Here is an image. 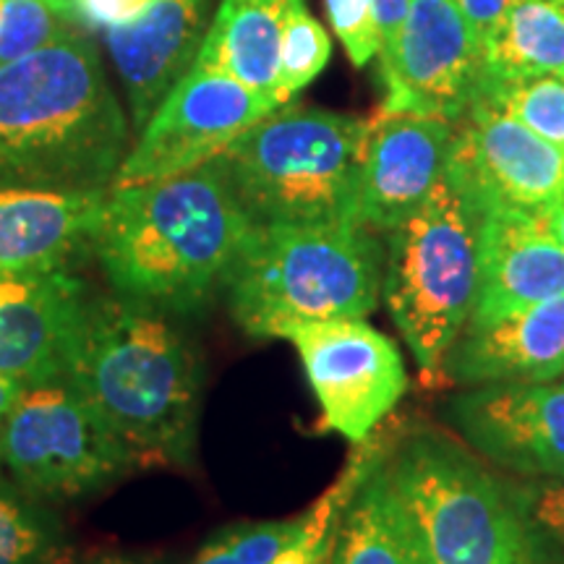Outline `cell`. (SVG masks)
Segmentation results:
<instances>
[{
	"label": "cell",
	"instance_id": "34",
	"mask_svg": "<svg viewBox=\"0 0 564 564\" xmlns=\"http://www.w3.org/2000/svg\"><path fill=\"white\" fill-rule=\"evenodd\" d=\"M68 564H162V560L150 554H129V552H100L84 556L82 562H68Z\"/></svg>",
	"mask_w": 564,
	"mask_h": 564
},
{
	"label": "cell",
	"instance_id": "9",
	"mask_svg": "<svg viewBox=\"0 0 564 564\" xmlns=\"http://www.w3.org/2000/svg\"><path fill=\"white\" fill-rule=\"evenodd\" d=\"M278 108L282 105L267 91L194 63L141 126L112 186L192 171L228 150L243 131Z\"/></svg>",
	"mask_w": 564,
	"mask_h": 564
},
{
	"label": "cell",
	"instance_id": "18",
	"mask_svg": "<svg viewBox=\"0 0 564 564\" xmlns=\"http://www.w3.org/2000/svg\"><path fill=\"white\" fill-rule=\"evenodd\" d=\"M444 371L463 384L554 382L564 377V295L489 322H468Z\"/></svg>",
	"mask_w": 564,
	"mask_h": 564
},
{
	"label": "cell",
	"instance_id": "12",
	"mask_svg": "<svg viewBox=\"0 0 564 564\" xmlns=\"http://www.w3.org/2000/svg\"><path fill=\"white\" fill-rule=\"evenodd\" d=\"M444 171L484 212L549 215L564 196L562 147L541 139L486 97H478L455 123Z\"/></svg>",
	"mask_w": 564,
	"mask_h": 564
},
{
	"label": "cell",
	"instance_id": "17",
	"mask_svg": "<svg viewBox=\"0 0 564 564\" xmlns=\"http://www.w3.org/2000/svg\"><path fill=\"white\" fill-rule=\"evenodd\" d=\"M564 295V246L549 215L491 209L484 217L478 291L468 322H489Z\"/></svg>",
	"mask_w": 564,
	"mask_h": 564
},
{
	"label": "cell",
	"instance_id": "22",
	"mask_svg": "<svg viewBox=\"0 0 564 564\" xmlns=\"http://www.w3.org/2000/svg\"><path fill=\"white\" fill-rule=\"evenodd\" d=\"M564 68V0H512L486 47L489 82L533 79Z\"/></svg>",
	"mask_w": 564,
	"mask_h": 564
},
{
	"label": "cell",
	"instance_id": "16",
	"mask_svg": "<svg viewBox=\"0 0 564 564\" xmlns=\"http://www.w3.org/2000/svg\"><path fill=\"white\" fill-rule=\"evenodd\" d=\"M220 0H150L126 24L110 26L105 51L126 89L133 133L194 66Z\"/></svg>",
	"mask_w": 564,
	"mask_h": 564
},
{
	"label": "cell",
	"instance_id": "15",
	"mask_svg": "<svg viewBox=\"0 0 564 564\" xmlns=\"http://www.w3.org/2000/svg\"><path fill=\"white\" fill-rule=\"evenodd\" d=\"M453 137L455 123L442 118H373L356 220L373 232H392L403 225L442 181Z\"/></svg>",
	"mask_w": 564,
	"mask_h": 564
},
{
	"label": "cell",
	"instance_id": "5",
	"mask_svg": "<svg viewBox=\"0 0 564 564\" xmlns=\"http://www.w3.org/2000/svg\"><path fill=\"white\" fill-rule=\"evenodd\" d=\"M373 118L282 105L212 158L257 225L358 223Z\"/></svg>",
	"mask_w": 564,
	"mask_h": 564
},
{
	"label": "cell",
	"instance_id": "8",
	"mask_svg": "<svg viewBox=\"0 0 564 564\" xmlns=\"http://www.w3.org/2000/svg\"><path fill=\"white\" fill-rule=\"evenodd\" d=\"M0 468L40 502L63 505L100 494L139 463L87 394L55 377L19 390L0 436Z\"/></svg>",
	"mask_w": 564,
	"mask_h": 564
},
{
	"label": "cell",
	"instance_id": "2",
	"mask_svg": "<svg viewBox=\"0 0 564 564\" xmlns=\"http://www.w3.org/2000/svg\"><path fill=\"white\" fill-rule=\"evenodd\" d=\"M131 144L89 32L0 63V186L108 192Z\"/></svg>",
	"mask_w": 564,
	"mask_h": 564
},
{
	"label": "cell",
	"instance_id": "25",
	"mask_svg": "<svg viewBox=\"0 0 564 564\" xmlns=\"http://www.w3.org/2000/svg\"><path fill=\"white\" fill-rule=\"evenodd\" d=\"M531 554V564H564V476L502 481Z\"/></svg>",
	"mask_w": 564,
	"mask_h": 564
},
{
	"label": "cell",
	"instance_id": "33",
	"mask_svg": "<svg viewBox=\"0 0 564 564\" xmlns=\"http://www.w3.org/2000/svg\"><path fill=\"white\" fill-rule=\"evenodd\" d=\"M371 6L379 24V37H382V51H379V55H384L394 45V40H398V32L403 26L411 0H371Z\"/></svg>",
	"mask_w": 564,
	"mask_h": 564
},
{
	"label": "cell",
	"instance_id": "3",
	"mask_svg": "<svg viewBox=\"0 0 564 564\" xmlns=\"http://www.w3.org/2000/svg\"><path fill=\"white\" fill-rule=\"evenodd\" d=\"M186 316L91 293L66 377L95 403L139 468H188L199 432L204 364Z\"/></svg>",
	"mask_w": 564,
	"mask_h": 564
},
{
	"label": "cell",
	"instance_id": "4",
	"mask_svg": "<svg viewBox=\"0 0 564 564\" xmlns=\"http://www.w3.org/2000/svg\"><path fill=\"white\" fill-rule=\"evenodd\" d=\"M384 246L361 223L253 225L223 293L249 337L285 340L316 322L364 319L384 282Z\"/></svg>",
	"mask_w": 564,
	"mask_h": 564
},
{
	"label": "cell",
	"instance_id": "37",
	"mask_svg": "<svg viewBox=\"0 0 564 564\" xmlns=\"http://www.w3.org/2000/svg\"><path fill=\"white\" fill-rule=\"evenodd\" d=\"M47 3H51L53 6V9H58L61 13H63V17H68L70 21H74V24H76V13H74V0H47ZM76 26H79V24H76ZM79 30H82V26H79Z\"/></svg>",
	"mask_w": 564,
	"mask_h": 564
},
{
	"label": "cell",
	"instance_id": "35",
	"mask_svg": "<svg viewBox=\"0 0 564 564\" xmlns=\"http://www.w3.org/2000/svg\"><path fill=\"white\" fill-rule=\"evenodd\" d=\"M21 387L9 382V379L0 377V436H3V426H6V419H9V411L13 405V400H17Z\"/></svg>",
	"mask_w": 564,
	"mask_h": 564
},
{
	"label": "cell",
	"instance_id": "28",
	"mask_svg": "<svg viewBox=\"0 0 564 564\" xmlns=\"http://www.w3.org/2000/svg\"><path fill=\"white\" fill-rule=\"evenodd\" d=\"M301 514L267 523L230 525L215 533L192 564H272L299 531Z\"/></svg>",
	"mask_w": 564,
	"mask_h": 564
},
{
	"label": "cell",
	"instance_id": "11",
	"mask_svg": "<svg viewBox=\"0 0 564 564\" xmlns=\"http://www.w3.org/2000/svg\"><path fill=\"white\" fill-rule=\"evenodd\" d=\"M285 340L299 350L319 400L322 426L352 444L369 440L408 390L400 350L364 319L306 324Z\"/></svg>",
	"mask_w": 564,
	"mask_h": 564
},
{
	"label": "cell",
	"instance_id": "6",
	"mask_svg": "<svg viewBox=\"0 0 564 564\" xmlns=\"http://www.w3.org/2000/svg\"><path fill=\"white\" fill-rule=\"evenodd\" d=\"M486 212L444 171L403 225L387 232L382 299L426 373H440L478 291Z\"/></svg>",
	"mask_w": 564,
	"mask_h": 564
},
{
	"label": "cell",
	"instance_id": "10",
	"mask_svg": "<svg viewBox=\"0 0 564 564\" xmlns=\"http://www.w3.org/2000/svg\"><path fill=\"white\" fill-rule=\"evenodd\" d=\"M379 61L384 84L379 116L457 123L489 82L484 42L455 0H411L398 40Z\"/></svg>",
	"mask_w": 564,
	"mask_h": 564
},
{
	"label": "cell",
	"instance_id": "38",
	"mask_svg": "<svg viewBox=\"0 0 564 564\" xmlns=\"http://www.w3.org/2000/svg\"><path fill=\"white\" fill-rule=\"evenodd\" d=\"M3 3H6V0H0V13H3Z\"/></svg>",
	"mask_w": 564,
	"mask_h": 564
},
{
	"label": "cell",
	"instance_id": "7",
	"mask_svg": "<svg viewBox=\"0 0 564 564\" xmlns=\"http://www.w3.org/2000/svg\"><path fill=\"white\" fill-rule=\"evenodd\" d=\"M384 470L419 564H531L505 484L455 442L413 436Z\"/></svg>",
	"mask_w": 564,
	"mask_h": 564
},
{
	"label": "cell",
	"instance_id": "20",
	"mask_svg": "<svg viewBox=\"0 0 564 564\" xmlns=\"http://www.w3.org/2000/svg\"><path fill=\"white\" fill-rule=\"evenodd\" d=\"M288 3L291 0H220L194 63L225 70L246 87L274 97Z\"/></svg>",
	"mask_w": 564,
	"mask_h": 564
},
{
	"label": "cell",
	"instance_id": "23",
	"mask_svg": "<svg viewBox=\"0 0 564 564\" xmlns=\"http://www.w3.org/2000/svg\"><path fill=\"white\" fill-rule=\"evenodd\" d=\"M70 535L53 505L0 474V564H68Z\"/></svg>",
	"mask_w": 564,
	"mask_h": 564
},
{
	"label": "cell",
	"instance_id": "27",
	"mask_svg": "<svg viewBox=\"0 0 564 564\" xmlns=\"http://www.w3.org/2000/svg\"><path fill=\"white\" fill-rule=\"evenodd\" d=\"M491 105L564 150V79L556 74L514 82H486Z\"/></svg>",
	"mask_w": 564,
	"mask_h": 564
},
{
	"label": "cell",
	"instance_id": "31",
	"mask_svg": "<svg viewBox=\"0 0 564 564\" xmlns=\"http://www.w3.org/2000/svg\"><path fill=\"white\" fill-rule=\"evenodd\" d=\"M150 0H74L76 24L84 32H108L110 26L126 24L139 17Z\"/></svg>",
	"mask_w": 564,
	"mask_h": 564
},
{
	"label": "cell",
	"instance_id": "1",
	"mask_svg": "<svg viewBox=\"0 0 564 564\" xmlns=\"http://www.w3.org/2000/svg\"><path fill=\"white\" fill-rule=\"evenodd\" d=\"M253 223L215 160L112 186L91 238L110 291L192 316L223 291Z\"/></svg>",
	"mask_w": 564,
	"mask_h": 564
},
{
	"label": "cell",
	"instance_id": "14",
	"mask_svg": "<svg viewBox=\"0 0 564 564\" xmlns=\"http://www.w3.org/2000/svg\"><path fill=\"white\" fill-rule=\"evenodd\" d=\"M449 413L499 468L523 478L564 476V384H478L455 398Z\"/></svg>",
	"mask_w": 564,
	"mask_h": 564
},
{
	"label": "cell",
	"instance_id": "30",
	"mask_svg": "<svg viewBox=\"0 0 564 564\" xmlns=\"http://www.w3.org/2000/svg\"><path fill=\"white\" fill-rule=\"evenodd\" d=\"M324 9L352 66L364 68L371 58H377L382 51V37L371 0H324Z\"/></svg>",
	"mask_w": 564,
	"mask_h": 564
},
{
	"label": "cell",
	"instance_id": "26",
	"mask_svg": "<svg viewBox=\"0 0 564 564\" xmlns=\"http://www.w3.org/2000/svg\"><path fill=\"white\" fill-rule=\"evenodd\" d=\"M329 55H333V40L327 30L306 9V0H291L282 21L280 68L274 84L278 102H293V97L327 68Z\"/></svg>",
	"mask_w": 564,
	"mask_h": 564
},
{
	"label": "cell",
	"instance_id": "19",
	"mask_svg": "<svg viewBox=\"0 0 564 564\" xmlns=\"http://www.w3.org/2000/svg\"><path fill=\"white\" fill-rule=\"evenodd\" d=\"M105 194L0 186V280L91 257Z\"/></svg>",
	"mask_w": 564,
	"mask_h": 564
},
{
	"label": "cell",
	"instance_id": "36",
	"mask_svg": "<svg viewBox=\"0 0 564 564\" xmlns=\"http://www.w3.org/2000/svg\"><path fill=\"white\" fill-rule=\"evenodd\" d=\"M549 225H552L556 241L564 246V196L554 204L552 209H549Z\"/></svg>",
	"mask_w": 564,
	"mask_h": 564
},
{
	"label": "cell",
	"instance_id": "24",
	"mask_svg": "<svg viewBox=\"0 0 564 564\" xmlns=\"http://www.w3.org/2000/svg\"><path fill=\"white\" fill-rule=\"evenodd\" d=\"M379 457H382L379 444H371L369 440L358 442L356 455L345 465L337 481L306 512H301L299 531L272 564H333L337 528H340L345 507L350 505L352 494Z\"/></svg>",
	"mask_w": 564,
	"mask_h": 564
},
{
	"label": "cell",
	"instance_id": "13",
	"mask_svg": "<svg viewBox=\"0 0 564 564\" xmlns=\"http://www.w3.org/2000/svg\"><path fill=\"white\" fill-rule=\"evenodd\" d=\"M89 299L76 267L0 280V377L19 387L66 377Z\"/></svg>",
	"mask_w": 564,
	"mask_h": 564
},
{
	"label": "cell",
	"instance_id": "39",
	"mask_svg": "<svg viewBox=\"0 0 564 564\" xmlns=\"http://www.w3.org/2000/svg\"><path fill=\"white\" fill-rule=\"evenodd\" d=\"M556 76H562V79H564V68H562V70H560V74H556Z\"/></svg>",
	"mask_w": 564,
	"mask_h": 564
},
{
	"label": "cell",
	"instance_id": "32",
	"mask_svg": "<svg viewBox=\"0 0 564 564\" xmlns=\"http://www.w3.org/2000/svg\"><path fill=\"white\" fill-rule=\"evenodd\" d=\"M455 6L460 9L476 37L484 42V47H489L494 32L499 30L507 11H510L512 0H455Z\"/></svg>",
	"mask_w": 564,
	"mask_h": 564
},
{
	"label": "cell",
	"instance_id": "21",
	"mask_svg": "<svg viewBox=\"0 0 564 564\" xmlns=\"http://www.w3.org/2000/svg\"><path fill=\"white\" fill-rule=\"evenodd\" d=\"M333 564H419L384 470V453L364 476L337 528Z\"/></svg>",
	"mask_w": 564,
	"mask_h": 564
},
{
	"label": "cell",
	"instance_id": "29",
	"mask_svg": "<svg viewBox=\"0 0 564 564\" xmlns=\"http://www.w3.org/2000/svg\"><path fill=\"white\" fill-rule=\"evenodd\" d=\"M79 26L47 0H6L0 13V63L24 58Z\"/></svg>",
	"mask_w": 564,
	"mask_h": 564
}]
</instances>
